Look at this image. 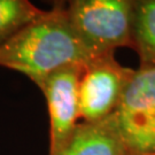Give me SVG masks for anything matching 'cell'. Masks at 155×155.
Returning <instances> with one entry per match:
<instances>
[{
  "label": "cell",
  "instance_id": "obj_1",
  "mask_svg": "<svg viewBox=\"0 0 155 155\" xmlns=\"http://www.w3.org/2000/svg\"><path fill=\"white\" fill-rule=\"evenodd\" d=\"M91 59L69 23L64 2H56L0 46V67L21 72L36 85L60 69L84 66Z\"/></svg>",
  "mask_w": 155,
  "mask_h": 155
},
{
  "label": "cell",
  "instance_id": "obj_2",
  "mask_svg": "<svg viewBox=\"0 0 155 155\" xmlns=\"http://www.w3.org/2000/svg\"><path fill=\"white\" fill-rule=\"evenodd\" d=\"M132 0H72L67 15L74 32L90 55L132 47Z\"/></svg>",
  "mask_w": 155,
  "mask_h": 155
},
{
  "label": "cell",
  "instance_id": "obj_3",
  "mask_svg": "<svg viewBox=\"0 0 155 155\" xmlns=\"http://www.w3.org/2000/svg\"><path fill=\"white\" fill-rule=\"evenodd\" d=\"M113 117L127 150L155 152V66L134 69Z\"/></svg>",
  "mask_w": 155,
  "mask_h": 155
},
{
  "label": "cell",
  "instance_id": "obj_4",
  "mask_svg": "<svg viewBox=\"0 0 155 155\" xmlns=\"http://www.w3.org/2000/svg\"><path fill=\"white\" fill-rule=\"evenodd\" d=\"M134 69L123 67L114 53L92 58L84 64L78 84L82 122H97L116 110Z\"/></svg>",
  "mask_w": 155,
  "mask_h": 155
},
{
  "label": "cell",
  "instance_id": "obj_5",
  "mask_svg": "<svg viewBox=\"0 0 155 155\" xmlns=\"http://www.w3.org/2000/svg\"><path fill=\"white\" fill-rule=\"evenodd\" d=\"M84 66H71L48 75L37 85L50 117L48 155H58L79 123L78 84Z\"/></svg>",
  "mask_w": 155,
  "mask_h": 155
},
{
  "label": "cell",
  "instance_id": "obj_6",
  "mask_svg": "<svg viewBox=\"0 0 155 155\" xmlns=\"http://www.w3.org/2000/svg\"><path fill=\"white\" fill-rule=\"evenodd\" d=\"M129 152L113 115L97 122H79L58 155H125Z\"/></svg>",
  "mask_w": 155,
  "mask_h": 155
},
{
  "label": "cell",
  "instance_id": "obj_7",
  "mask_svg": "<svg viewBox=\"0 0 155 155\" xmlns=\"http://www.w3.org/2000/svg\"><path fill=\"white\" fill-rule=\"evenodd\" d=\"M131 48L140 63L155 66V0L134 1Z\"/></svg>",
  "mask_w": 155,
  "mask_h": 155
},
{
  "label": "cell",
  "instance_id": "obj_8",
  "mask_svg": "<svg viewBox=\"0 0 155 155\" xmlns=\"http://www.w3.org/2000/svg\"><path fill=\"white\" fill-rule=\"evenodd\" d=\"M44 13L27 0H0V46Z\"/></svg>",
  "mask_w": 155,
  "mask_h": 155
},
{
  "label": "cell",
  "instance_id": "obj_9",
  "mask_svg": "<svg viewBox=\"0 0 155 155\" xmlns=\"http://www.w3.org/2000/svg\"><path fill=\"white\" fill-rule=\"evenodd\" d=\"M125 155H155V152H131L129 150Z\"/></svg>",
  "mask_w": 155,
  "mask_h": 155
}]
</instances>
